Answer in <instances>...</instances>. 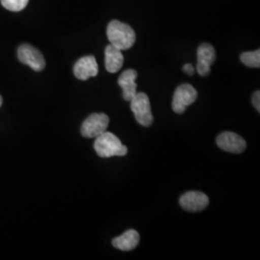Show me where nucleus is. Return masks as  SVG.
<instances>
[{"mask_svg": "<svg viewBox=\"0 0 260 260\" xmlns=\"http://www.w3.org/2000/svg\"><path fill=\"white\" fill-rule=\"evenodd\" d=\"M107 37L113 47L119 48L120 50H127L136 41V35L132 28L128 24L123 23L120 20H112L107 26Z\"/></svg>", "mask_w": 260, "mask_h": 260, "instance_id": "obj_1", "label": "nucleus"}, {"mask_svg": "<svg viewBox=\"0 0 260 260\" xmlns=\"http://www.w3.org/2000/svg\"><path fill=\"white\" fill-rule=\"evenodd\" d=\"M94 139L93 148L100 157L124 156L127 153V148L112 132L105 131Z\"/></svg>", "mask_w": 260, "mask_h": 260, "instance_id": "obj_2", "label": "nucleus"}, {"mask_svg": "<svg viewBox=\"0 0 260 260\" xmlns=\"http://www.w3.org/2000/svg\"><path fill=\"white\" fill-rule=\"evenodd\" d=\"M130 108L136 121L143 126H150L153 122V115L150 108L149 96L145 93H137L130 101Z\"/></svg>", "mask_w": 260, "mask_h": 260, "instance_id": "obj_3", "label": "nucleus"}, {"mask_svg": "<svg viewBox=\"0 0 260 260\" xmlns=\"http://www.w3.org/2000/svg\"><path fill=\"white\" fill-rule=\"evenodd\" d=\"M109 117L104 113H93L81 125V135L85 138H96L105 132L109 125Z\"/></svg>", "mask_w": 260, "mask_h": 260, "instance_id": "obj_4", "label": "nucleus"}, {"mask_svg": "<svg viewBox=\"0 0 260 260\" xmlns=\"http://www.w3.org/2000/svg\"><path fill=\"white\" fill-rule=\"evenodd\" d=\"M197 98L198 92L191 84H182L174 93L172 108L175 113L182 114L189 105L195 103Z\"/></svg>", "mask_w": 260, "mask_h": 260, "instance_id": "obj_5", "label": "nucleus"}, {"mask_svg": "<svg viewBox=\"0 0 260 260\" xmlns=\"http://www.w3.org/2000/svg\"><path fill=\"white\" fill-rule=\"evenodd\" d=\"M19 61L27 65L35 72H42L46 67V60L41 51L30 45H21L18 49Z\"/></svg>", "mask_w": 260, "mask_h": 260, "instance_id": "obj_6", "label": "nucleus"}, {"mask_svg": "<svg viewBox=\"0 0 260 260\" xmlns=\"http://www.w3.org/2000/svg\"><path fill=\"white\" fill-rule=\"evenodd\" d=\"M216 143L220 149L232 153H242L247 148V144L244 138L231 131L221 133L217 137Z\"/></svg>", "mask_w": 260, "mask_h": 260, "instance_id": "obj_7", "label": "nucleus"}, {"mask_svg": "<svg viewBox=\"0 0 260 260\" xmlns=\"http://www.w3.org/2000/svg\"><path fill=\"white\" fill-rule=\"evenodd\" d=\"M197 72L201 76H207L211 72V65L216 60V51L210 44L204 43L197 50Z\"/></svg>", "mask_w": 260, "mask_h": 260, "instance_id": "obj_8", "label": "nucleus"}, {"mask_svg": "<svg viewBox=\"0 0 260 260\" xmlns=\"http://www.w3.org/2000/svg\"><path fill=\"white\" fill-rule=\"evenodd\" d=\"M179 205L187 211L199 212L208 206L209 199L205 193L199 191H191L181 196L179 200Z\"/></svg>", "mask_w": 260, "mask_h": 260, "instance_id": "obj_9", "label": "nucleus"}, {"mask_svg": "<svg viewBox=\"0 0 260 260\" xmlns=\"http://www.w3.org/2000/svg\"><path fill=\"white\" fill-rule=\"evenodd\" d=\"M74 74L79 80H88L90 77L96 76L99 74V65L95 58L92 55L80 58L75 64Z\"/></svg>", "mask_w": 260, "mask_h": 260, "instance_id": "obj_10", "label": "nucleus"}, {"mask_svg": "<svg viewBox=\"0 0 260 260\" xmlns=\"http://www.w3.org/2000/svg\"><path fill=\"white\" fill-rule=\"evenodd\" d=\"M137 76L138 73L135 70L129 69L124 71L118 79V84L122 90V98L126 102H130L133 99V96L137 93Z\"/></svg>", "mask_w": 260, "mask_h": 260, "instance_id": "obj_11", "label": "nucleus"}, {"mask_svg": "<svg viewBox=\"0 0 260 260\" xmlns=\"http://www.w3.org/2000/svg\"><path fill=\"white\" fill-rule=\"evenodd\" d=\"M140 242V235L135 230H128L122 233L121 236H118L112 240V245L123 251H129L134 250Z\"/></svg>", "mask_w": 260, "mask_h": 260, "instance_id": "obj_12", "label": "nucleus"}, {"mask_svg": "<svg viewBox=\"0 0 260 260\" xmlns=\"http://www.w3.org/2000/svg\"><path fill=\"white\" fill-rule=\"evenodd\" d=\"M123 55L121 50L112 45L107 46L105 48V68L108 73L116 74L123 66Z\"/></svg>", "mask_w": 260, "mask_h": 260, "instance_id": "obj_13", "label": "nucleus"}, {"mask_svg": "<svg viewBox=\"0 0 260 260\" xmlns=\"http://www.w3.org/2000/svg\"><path fill=\"white\" fill-rule=\"evenodd\" d=\"M242 63L250 68H259L260 67V50L244 52L240 56Z\"/></svg>", "mask_w": 260, "mask_h": 260, "instance_id": "obj_14", "label": "nucleus"}, {"mask_svg": "<svg viewBox=\"0 0 260 260\" xmlns=\"http://www.w3.org/2000/svg\"><path fill=\"white\" fill-rule=\"evenodd\" d=\"M29 0H1V4L5 9L12 12H19L27 6Z\"/></svg>", "mask_w": 260, "mask_h": 260, "instance_id": "obj_15", "label": "nucleus"}, {"mask_svg": "<svg viewBox=\"0 0 260 260\" xmlns=\"http://www.w3.org/2000/svg\"><path fill=\"white\" fill-rule=\"evenodd\" d=\"M252 104L254 106V108L257 110V112H260V92L256 91L255 93H253L252 95Z\"/></svg>", "mask_w": 260, "mask_h": 260, "instance_id": "obj_16", "label": "nucleus"}, {"mask_svg": "<svg viewBox=\"0 0 260 260\" xmlns=\"http://www.w3.org/2000/svg\"><path fill=\"white\" fill-rule=\"evenodd\" d=\"M183 72L188 75H193L195 74V68L191 64H185L182 68Z\"/></svg>", "mask_w": 260, "mask_h": 260, "instance_id": "obj_17", "label": "nucleus"}, {"mask_svg": "<svg viewBox=\"0 0 260 260\" xmlns=\"http://www.w3.org/2000/svg\"><path fill=\"white\" fill-rule=\"evenodd\" d=\"M1 105H2V98H1V95H0V107H1Z\"/></svg>", "mask_w": 260, "mask_h": 260, "instance_id": "obj_18", "label": "nucleus"}]
</instances>
